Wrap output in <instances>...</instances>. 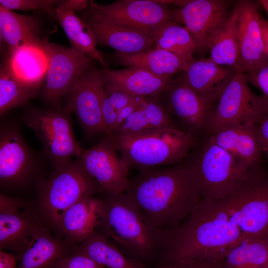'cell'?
Segmentation results:
<instances>
[{"instance_id":"1","label":"cell","mask_w":268,"mask_h":268,"mask_svg":"<svg viewBox=\"0 0 268 268\" xmlns=\"http://www.w3.org/2000/svg\"><path fill=\"white\" fill-rule=\"evenodd\" d=\"M149 222L166 232L179 226L203 200L191 162L140 170L125 192Z\"/></svg>"},{"instance_id":"2","label":"cell","mask_w":268,"mask_h":268,"mask_svg":"<svg viewBox=\"0 0 268 268\" xmlns=\"http://www.w3.org/2000/svg\"><path fill=\"white\" fill-rule=\"evenodd\" d=\"M244 240L231 219L226 199L202 200L179 226L167 233L161 266L223 258Z\"/></svg>"},{"instance_id":"3","label":"cell","mask_w":268,"mask_h":268,"mask_svg":"<svg viewBox=\"0 0 268 268\" xmlns=\"http://www.w3.org/2000/svg\"><path fill=\"white\" fill-rule=\"evenodd\" d=\"M105 193L104 215L97 231L134 259L162 252L167 233L154 227L125 193Z\"/></svg>"},{"instance_id":"4","label":"cell","mask_w":268,"mask_h":268,"mask_svg":"<svg viewBox=\"0 0 268 268\" xmlns=\"http://www.w3.org/2000/svg\"><path fill=\"white\" fill-rule=\"evenodd\" d=\"M191 163L205 201L229 198L265 175L209 138Z\"/></svg>"},{"instance_id":"5","label":"cell","mask_w":268,"mask_h":268,"mask_svg":"<svg viewBox=\"0 0 268 268\" xmlns=\"http://www.w3.org/2000/svg\"><path fill=\"white\" fill-rule=\"evenodd\" d=\"M109 136L129 169L139 171L176 164L188 155L195 143L193 134L177 127Z\"/></svg>"},{"instance_id":"6","label":"cell","mask_w":268,"mask_h":268,"mask_svg":"<svg viewBox=\"0 0 268 268\" xmlns=\"http://www.w3.org/2000/svg\"><path fill=\"white\" fill-rule=\"evenodd\" d=\"M105 193L79 159L54 169L39 185V203L44 217L59 229L66 211L81 199Z\"/></svg>"},{"instance_id":"7","label":"cell","mask_w":268,"mask_h":268,"mask_svg":"<svg viewBox=\"0 0 268 268\" xmlns=\"http://www.w3.org/2000/svg\"><path fill=\"white\" fill-rule=\"evenodd\" d=\"M40 140L45 156L54 169L80 157L85 149L74 134L69 115L57 108L40 109L29 108L21 117Z\"/></svg>"},{"instance_id":"8","label":"cell","mask_w":268,"mask_h":268,"mask_svg":"<svg viewBox=\"0 0 268 268\" xmlns=\"http://www.w3.org/2000/svg\"><path fill=\"white\" fill-rule=\"evenodd\" d=\"M41 48L47 62L41 96L46 103L55 106L67 94L94 60L45 38L42 40Z\"/></svg>"},{"instance_id":"9","label":"cell","mask_w":268,"mask_h":268,"mask_svg":"<svg viewBox=\"0 0 268 268\" xmlns=\"http://www.w3.org/2000/svg\"><path fill=\"white\" fill-rule=\"evenodd\" d=\"M267 113V101L251 90L244 74L236 70L218 99L208 130L212 134L228 125L257 123Z\"/></svg>"},{"instance_id":"10","label":"cell","mask_w":268,"mask_h":268,"mask_svg":"<svg viewBox=\"0 0 268 268\" xmlns=\"http://www.w3.org/2000/svg\"><path fill=\"white\" fill-rule=\"evenodd\" d=\"M87 10L111 23L144 32L153 39L165 23L172 21L173 9L161 0H118L107 4L91 1Z\"/></svg>"},{"instance_id":"11","label":"cell","mask_w":268,"mask_h":268,"mask_svg":"<svg viewBox=\"0 0 268 268\" xmlns=\"http://www.w3.org/2000/svg\"><path fill=\"white\" fill-rule=\"evenodd\" d=\"M38 157L26 142L18 126L2 122L0 128V182L15 188L30 181L39 165Z\"/></svg>"},{"instance_id":"12","label":"cell","mask_w":268,"mask_h":268,"mask_svg":"<svg viewBox=\"0 0 268 268\" xmlns=\"http://www.w3.org/2000/svg\"><path fill=\"white\" fill-rule=\"evenodd\" d=\"M103 95L100 70L91 65L66 96L63 110L68 115L75 114L85 134L89 137L104 132L102 115Z\"/></svg>"},{"instance_id":"13","label":"cell","mask_w":268,"mask_h":268,"mask_svg":"<svg viewBox=\"0 0 268 268\" xmlns=\"http://www.w3.org/2000/svg\"><path fill=\"white\" fill-rule=\"evenodd\" d=\"M230 1L224 0H182L173 9L172 21L182 23L197 45L196 52L202 56L208 50L210 40L226 19Z\"/></svg>"},{"instance_id":"14","label":"cell","mask_w":268,"mask_h":268,"mask_svg":"<svg viewBox=\"0 0 268 268\" xmlns=\"http://www.w3.org/2000/svg\"><path fill=\"white\" fill-rule=\"evenodd\" d=\"M232 221L246 239L268 231V177H263L226 199Z\"/></svg>"},{"instance_id":"15","label":"cell","mask_w":268,"mask_h":268,"mask_svg":"<svg viewBox=\"0 0 268 268\" xmlns=\"http://www.w3.org/2000/svg\"><path fill=\"white\" fill-rule=\"evenodd\" d=\"M161 95L170 115L180 121L190 133L208 130L217 100L193 90L180 76L173 79Z\"/></svg>"},{"instance_id":"16","label":"cell","mask_w":268,"mask_h":268,"mask_svg":"<svg viewBox=\"0 0 268 268\" xmlns=\"http://www.w3.org/2000/svg\"><path fill=\"white\" fill-rule=\"evenodd\" d=\"M117 152L111 138L106 135L77 157L105 193L114 195L125 193L129 181V169Z\"/></svg>"},{"instance_id":"17","label":"cell","mask_w":268,"mask_h":268,"mask_svg":"<svg viewBox=\"0 0 268 268\" xmlns=\"http://www.w3.org/2000/svg\"><path fill=\"white\" fill-rule=\"evenodd\" d=\"M237 13L239 48L238 70L247 73L268 63L265 49L258 5L250 0L238 1Z\"/></svg>"},{"instance_id":"18","label":"cell","mask_w":268,"mask_h":268,"mask_svg":"<svg viewBox=\"0 0 268 268\" xmlns=\"http://www.w3.org/2000/svg\"><path fill=\"white\" fill-rule=\"evenodd\" d=\"M20 201L0 195V248L21 253L33 232L41 225Z\"/></svg>"},{"instance_id":"19","label":"cell","mask_w":268,"mask_h":268,"mask_svg":"<svg viewBox=\"0 0 268 268\" xmlns=\"http://www.w3.org/2000/svg\"><path fill=\"white\" fill-rule=\"evenodd\" d=\"M82 19L91 30L97 45L116 52L133 54L154 48L152 38L140 30L111 23L88 11Z\"/></svg>"},{"instance_id":"20","label":"cell","mask_w":268,"mask_h":268,"mask_svg":"<svg viewBox=\"0 0 268 268\" xmlns=\"http://www.w3.org/2000/svg\"><path fill=\"white\" fill-rule=\"evenodd\" d=\"M209 138L236 158L260 169L263 151L258 138L257 123L228 125L212 133Z\"/></svg>"},{"instance_id":"21","label":"cell","mask_w":268,"mask_h":268,"mask_svg":"<svg viewBox=\"0 0 268 268\" xmlns=\"http://www.w3.org/2000/svg\"><path fill=\"white\" fill-rule=\"evenodd\" d=\"M105 212L103 199L85 197L69 207L63 215L59 227L73 243H82L97 231Z\"/></svg>"},{"instance_id":"22","label":"cell","mask_w":268,"mask_h":268,"mask_svg":"<svg viewBox=\"0 0 268 268\" xmlns=\"http://www.w3.org/2000/svg\"><path fill=\"white\" fill-rule=\"evenodd\" d=\"M236 70L219 66L208 58L195 59L180 76L191 88L218 101Z\"/></svg>"},{"instance_id":"23","label":"cell","mask_w":268,"mask_h":268,"mask_svg":"<svg viewBox=\"0 0 268 268\" xmlns=\"http://www.w3.org/2000/svg\"><path fill=\"white\" fill-rule=\"evenodd\" d=\"M115 57L127 67L143 69L168 80H172L174 75L184 72L190 64L173 53L155 47L136 53L116 52Z\"/></svg>"},{"instance_id":"24","label":"cell","mask_w":268,"mask_h":268,"mask_svg":"<svg viewBox=\"0 0 268 268\" xmlns=\"http://www.w3.org/2000/svg\"><path fill=\"white\" fill-rule=\"evenodd\" d=\"M103 85L121 88L136 96L147 97L162 93L173 80L156 76L134 67L100 70Z\"/></svg>"},{"instance_id":"25","label":"cell","mask_w":268,"mask_h":268,"mask_svg":"<svg viewBox=\"0 0 268 268\" xmlns=\"http://www.w3.org/2000/svg\"><path fill=\"white\" fill-rule=\"evenodd\" d=\"M40 30L34 19L0 5V40L9 56L15 50L28 45L41 47Z\"/></svg>"},{"instance_id":"26","label":"cell","mask_w":268,"mask_h":268,"mask_svg":"<svg viewBox=\"0 0 268 268\" xmlns=\"http://www.w3.org/2000/svg\"><path fill=\"white\" fill-rule=\"evenodd\" d=\"M65 251L62 242L40 225L21 253L18 268H51L65 256Z\"/></svg>"},{"instance_id":"27","label":"cell","mask_w":268,"mask_h":268,"mask_svg":"<svg viewBox=\"0 0 268 268\" xmlns=\"http://www.w3.org/2000/svg\"><path fill=\"white\" fill-rule=\"evenodd\" d=\"M167 127H176L159 94L147 97L142 106L123 123L113 136L134 134Z\"/></svg>"},{"instance_id":"28","label":"cell","mask_w":268,"mask_h":268,"mask_svg":"<svg viewBox=\"0 0 268 268\" xmlns=\"http://www.w3.org/2000/svg\"><path fill=\"white\" fill-rule=\"evenodd\" d=\"M54 17L58 20L67 37L71 49L90 57L107 68L106 61L97 49L91 30L82 18L74 11L57 7Z\"/></svg>"},{"instance_id":"29","label":"cell","mask_w":268,"mask_h":268,"mask_svg":"<svg viewBox=\"0 0 268 268\" xmlns=\"http://www.w3.org/2000/svg\"><path fill=\"white\" fill-rule=\"evenodd\" d=\"M208 50L209 58L215 64L239 70L237 13L235 8L211 38Z\"/></svg>"},{"instance_id":"30","label":"cell","mask_w":268,"mask_h":268,"mask_svg":"<svg viewBox=\"0 0 268 268\" xmlns=\"http://www.w3.org/2000/svg\"><path fill=\"white\" fill-rule=\"evenodd\" d=\"M5 62L14 74L22 81L42 86L47 67V59L41 47L28 45L15 50Z\"/></svg>"},{"instance_id":"31","label":"cell","mask_w":268,"mask_h":268,"mask_svg":"<svg viewBox=\"0 0 268 268\" xmlns=\"http://www.w3.org/2000/svg\"><path fill=\"white\" fill-rule=\"evenodd\" d=\"M78 251L106 268H143L98 231L81 243Z\"/></svg>"},{"instance_id":"32","label":"cell","mask_w":268,"mask_h":268,"mask_svg":"<svg viewBox=\"0 0 268 268\" xmlns=\"http://www.w3.org/2000/svg\"><path fill=\"white\" fill-rule=\"evenodd\" d=\"M42 86L26 83L19 79L5 62L0 70V115L26 105L39 93Z\"/></svg>"},{"instance_id":"33","label":"cell","mask_w":268,"mask_h":268,"mask_svg":"<svg viewBox=\"0 0 268 268\" xmlns=\"http://www.w3.org/2000/svg\"><path fill=\"white\" fill-rule=\"evenodd\" d=\"M152 39L155 48L173 53L188 63L195 60L196 42L188 30L176 22L165 23Z\"/></svg>"},{"instance_id":"34","label":"cell","mask_w":268,"mask_h":268,"mask_svg":"<svg viewBox=\"0 0 268 268\" xmlns=\"http://www.w3.org/2000/svg\"><path fill=\"white\" fill-rule=\"evenodd\" d=\"M224 262L225 268H266L268 248L262 237H250L230 250Z\"/></svg>"},{"instance_id":"35","label":"cell","mask_w":268,"mask_h":268,"mask_svg":"<svg viewBox=\"0 0 268 268\" xmlns=\"http://www.w3.org/2000/svg\"><path fill=\"white\" fill-rule=\"evenodd\" d=\"M59 0H0V5L12 10H41L54 16Z\"/></svg>"},{"instance_id":"36","label":"cell","mask_w":268,"mask_h":268,"mask_svg":"<svg viewBox=\"0 0 268 268\" xmlns=\"http://www.w3.org/2000/svg\"><path fill=\"white\" fill-rule=\"evenodd\" d=\"M55 267L56 268H106L79 251L64 256Z\"/></svg>"},{"instance_id":"37","label":"cell","mask_w":268,"mask_h":268,"mask_svg":"<svg viewBox=\"0 0 268 268\" xmlns=\"http://www.w3.org/2000/svg\"><path fill=\"white\" fill-rule=\"evenodd\" d=\"M102 115L104 133L108 136H113L116 130L118 111L104 91L102 102Z\"/></svg>"},{"instance_id":"38","label":"cell","mask_w":268,"mask_h":268,"mask_svg":"<svg viewBox=\"0 0 268 268\" xmlns=\"http://www.w3.org/2000/svg\"><path fill=\"white\" fill-rule=\"evenodd\" d=\"M105 94L108 97L118 112L138 97L117 87L103 85Z\"/></svg>"},{"instance_id":"39","label":"cell","mask_w":268,"mask_h":268,"mask_svg":"<svg viewBox=\"0 0 268 268\" xmlns=\"http://www.w3.org/2000/svg\"><path fill=\"white\" fill-rule=\"evenodd\" d=\"M244 75L248 83L262 91L263 97L268 103V63Z\"/></svg>"},{"instance_id":"40","label":"cell","mask_w":268,"mask_h":268,"mask_svg":"<svg viewBox=\"0 0 268 268\" xmlns=\"http://www.w3.org/2000/svg\"><path fill=\"white\" fill-rule=\"evenodd\" d=\"M223 258H208L197 260L169 265L160 268H225Z\"/></svg>"},{"instance_id":"41","label":"cell","mask_w":268,"mask_h":268,"mask_svg":"<svg viewBox=\"0 0 268 268\" xmlns=\"http://www.w3.org/2000/svg\"><path fill=\"white\" fill-rule=\"evenodd\" d=\"M146 98L138 97L118 112V120L114 135L123 123L142 106Z\"/></svg>"},{"instance_id":"42","label":"cell","mask_w":268,"mask_h":268,"mask_svg":"<svg viewBox=\"0 0 268 268\" xmlns=\"http://www.w3.org/2000/svg\"><path fill=\"white\" fill-rule=\"evenodd\" d=\"M257 125L259 142L268 161V113L263 115Z\"/></svg>"},{"instance_id":"43","label":"cell","mask_w":268,"mask_h":268,"mask_svg":"<svg viewBox=\"0 0 268 268\" xmlns=\"http://www.w3.org/2000/svg\"><path fill=\"white\" fill-rule=\"evenodd\" d=\"M90 1L86 0H58L57 7L76 11L84 10L89 6Z\"/></svg>"},{"instance_id":"44","label":"cell","mask_w":268,"mask_h":268,"mask_svg":"<svg viewBox=\"0 0 268 268\" xmlns=\"http://www.w3.org/2000/svg\"><path fill=\"white\" fill-rule=\"evenodd\" d=\"M17 257L3 250L0 251V268H18Z\"/></svg>"},{"instance_id":"45","label":"cell","mask_w":268,"mask_h":268,"mask_svg":"<svg viewBox=\"0 0 268 268\" xmlns=\"http://www.w3.org/2000/svg\"><path fill=\"white\" fill-rule=\"evenodd\" d=\"M260 23L265 49L268 56V21L261 15Z\"/></svg>"},{"instance_id":"46","label":"cell","mask_w":268,"mask_h":268,"mask_svg":"<svg viewBox=\"0 0 268 268\" xmlns=\"http://www.w3.org/2000/svg\"><path fill=\"white\" fill-rule=\"evenodd\" d=\"M260 1L261 5L266 11L268 17L267 21H268V0H261Z\"/></svg>"},{"instance_id":"47","label":"cell","mask_w":268,"mask_h":268,"mask_svg":"<svg viewBox=\"0 0 268 268\" xmlns=\"http://www.w3.org/2000/svg\"><path fill=\"white\" fill-rule=\"evenodd\" d=\"M268 248V231L262 237ZM266 268H268V265Z\"/></svg>"}]
</instances>
